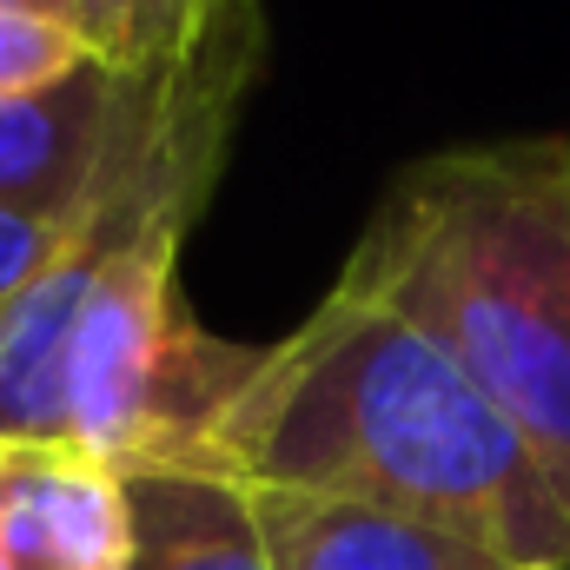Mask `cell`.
Instances as JSON below:
<instances>
[{"instance_id": "30bf717a", "label": "cell", "mask_w": 570, "mask_h": 570, "mask_svg": "<svg viewBox=\"0 0 570 570\" xmlns=\"http://www.w3.org/2000/svg\"><path fill=\"white\" fill-rule=\"evenodd\" d=\"M20 7H33V13H53V20H67V27H80L94 47L107 40V0H20ZM107 60V53H100Z\"/></svg>"}, {"instance_id": "7a4b0ae2", "label": "cell", "mask_w": 570, "mask_h": 570, "mask_svg": "<svg viewBox=\"0 0 570 570\" xmlns=\"http://www.w3.org/2000/svg\"><path fill=\"white\" fill-rule=\"evenodd\" d=\"M338 285L419 325L570 504V140H484L405 166Z\"/></svg>"}, {"instance_id": "9c48e42d", "label": "cell", "mask_w": 570, "mask_h": 570, "mask_svg": "<svg viewBox=\"0 0 570 570\" xmlns=\"http://www.w3.org/2000/svg\"><path fill=\"white\" fill-rule=\"evenodd\" d=\"M73 226H47V219H20V213H0V312L53 266V253L67 246Z\"/></svg>"}, {"instance_id": "5b68a950", "label": "cell", "mask_w": 570, "mask_h": 570, "mask_svg": "<svg viewBox=\"0 0 570 570\" xmlns=\"http://www.w3.org/2000/svg\"><path fill=\"white\" fill-rule=\"evenodd\" d=\"M127 570H273L259 498L206 464L127 471Z\"/></svg>"}, {"instance_id": "52a82bcc", "label": "cell", "mask_w": 570, "mask_h": 570, "mask_svg": "<svg viewBox=\"0 0 570 570\" xmlns=\"http://www.w3.org/2000/svg\"><path fill=\"white\" fill-rule=\"evenodd\" d=\"M246 7L259 0H107L100 53L127 73H173L199 60Z\"/></svg>"}, {"instance_id": "3957f363", "label": "cell", "mask_w": 570, "mask_h": 570, "mask_svg": "<svg viewBox=\"0 0 570 570\" xmlns=\"http://www.w3.org/2000/svg\"><path fill=\"white\" fill-rule=\"evenodd\" d=\"M253 13V7H246ZM239 13V20H246ZM233 20V27H239ZM226 27V33H233ZM219 33V40H226ZM213 40V47H219ZM206 47V53H213ZM186 60L173 73H127L114 60L80 67L60 87L40 94H7L0 100V213L47 219V226H80L87 206L159 140V127L179 114L193 73L206 67Z\"/></svg>"}, {"instance_id": "8fae6325", "label": "cell", "mask_w": 570, "mask_h": 570, "mask_svg": "<svg viewBox=\"0 0 570 570\" xmlns=\"http://www.w3.org/2000/svg\"><path fill=\"white\" fill-rule=\"evenodd\" d=\"M0 570H7V551H0Z\"/></svg>"}, {"instance_id": "6da1fadb", "label": "cell", "mask_w": 570, "mask_h": 570, "mask_svg": "<svg viewBox=\"0 0 570 570\" xmlns=\"http://www.w3.org/2000/svg\"><path fill=\"white\" fill-rule=\"evenodd\" d=\"M206 471L451 531L504 570H570V504L518 425L392 305L332 285L226 399Z\"/></svg>"}, {"instance_id": "277c9868", "label": "cell", "mask_w": 570, "mask_h": 570, "mask_svg": "<svg viewBox=\"0 0 570 570\" xmlns=\"http://www.w3.org/2000/svg\"><path fill=\"white\" fill-rule=\"evenodd\" d=\"M0 551L7 570H127V478L80 444H0Z\"/></svg>"}, {"instance_id": "8992f818", "label": "cell", "mask_w": 570, "mask_h": 570, "mask_svg": "<svg viewBox=\"0 0 570 570\" xmlns=\"http://www.w3.org/2000/svg\"><path fill=\"white\" fill-rule=\"evenodd\" d=\"M273 570H504L491 551L392 511L253 491Z\"/></svg>"}, {"instance_id": "ba28073f", "label": "cell", "mask_w": 570, "mask_h": 570, "mask_svg": "<svg viewBox=\"0 0 570 570\" xmlns=\"http://www.w3.org/2000/svg\"><path fill=\"white\" fill-rule=\"evenodd\" d=\"M94 60H100V47L80 27H67L53 13H33L20 0H0V100L60 87V80H73Z\"/></svg>"}]
</instances>
